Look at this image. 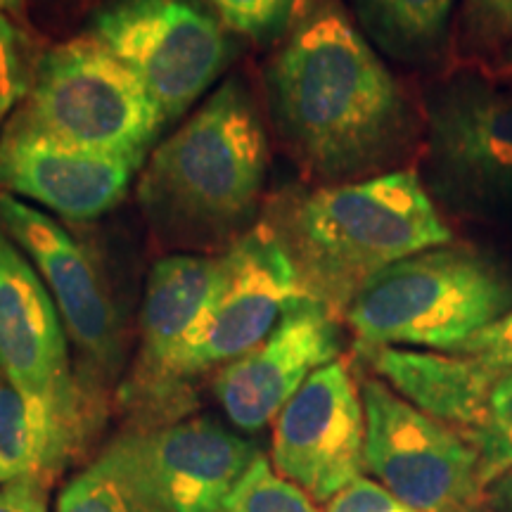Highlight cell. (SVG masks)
<instances>
[{"label":"cell","mask_w":512,"mask_h":512,"mask_svg":"<svg viewBox=\"0 0 512 512\" xmlns=\"http://www.w3.org/2000/svg\"><path fill=\"white\" fill-rule=\"evenodd\" d=\"M325 512H415L408 508L406 503H401L399 498L389 494L382 484H377L375 479L358 477L356 482H351L347 489H342L339 494L328 501Z\"/></svg>","instance_id":"obj_27"},{"label":"cell","mask_w":512,"mask_h":512,"mask_svg":"<svg viewBox=\"0 0 512 512\" xmlns=\"http://www.w3.org/2000/svg\"><path fill=\"white\" fill-rule=\"evenodd\" d=\"M339 349L337 318L313 299H299L259 347L216 373L214 396L238 430L259 432L316 370L337 361Z\"/></svg>","instance_id":"obj_16"},{"label":"cell","mask_w":512,"mask_h":512,"mask_svg":"<svg viewBox=\"0 0 512 512\" xmlns=\"http://www.w3.org/2000/svg\"><path fill=\"white\" fill-rule=\"evenodd\" d=\"M460 38L470 55L508 48L512 43V0H465Z\"/></svg>","instance_id":"obj_25"},{"label":"cell","mask_w":512,"mask_h":512,"mask_svg":"<svg viewBox=\"0 0 512 512\" xmlns=\"http://www.w3.org/2000/svg\"><path fill=\"white\" fill-rule=\"evenodd\" d=\"M140 166L69 145L22 107L0 131V192L41 204L64 221H93L124 200Z\"/></svg>","instance_id":"obj_15"},{"label":"cell","mask_w":512,"mask_h":512,"mask_svg":"<svg viewBox=\"0 0 512 512\" xmlns=\"http://www.w3.org/2000/svg\"><path fill=\"white\" fill-rule=\"evenodd\" d=\"M259 453L256 441L195 415L131 427L95 463L145 512H221Z\"/></svg>","instance_id":"obj_9"},{"label":"cell","mask_w":512,"mask_h":512,"mask_svg":"<svg viewBox=\"0 0 512 512\" xmlns=\"http://www.w3.org/2000/svg\"><path fill=\"white\" fill-rule=\"evenodd\" d=\"M396 394L465 437L482 425L498 382L475 358L415 349L358 351Z\"/></svg>","instance_id":"obj_17"},{"label":"cell","mask_w":512,"mask_h":512,"mask_svg":"<svg viewBox=\"0 0 512 512\" xmlns=\"http://www.w3.org/2000/svg\"><path fill=\"white\" fill-rule=\"evenodd\" d=\"M219 256L176 252L162 256L147 275L140 309V349L121 401L136 413V427L178 420L188 401L174 384V366L185 339L207 306Z\"/></svg>","instance_id":"obj_14"},{"label":"cell","mask_w":512,"mask_h":512,"mask_svg":"<svg viewBox=\"0 0 512 512\" xmlns=\"http://www.w3.org/2000/svg\"><path fill=\"white\" fill-rule=\"evenodd\" d=\"M221 512H318V508L304 489L273 470L271 460L259 453Z\"/></svg>","instance_id":"obj_19"},{"label":"cell","mask_w":512,"mask_h":512,"mask_svg":"<svg viewBox=\"0 0 512 512\" xmlns=\"http://www.w3.org/2000/svg\"><path fill=\"white\" fill-rule=\"evenodd\" d=\"M505 67H508V72L512 74V43L505 48Z\"/></svg>","instance_id":"obj_31"},{"label":"cell","mask_w":512,"mask_h":512,"mask_svg":"<svg viewBox=\"0 0 512 512\" xmlns=\"http://www.w3.org/2000/svg\"><path fill=\"white\" fill-rule=\"evenodd\" d=\"M67 339L41 275L0 226V375L27 406L46 482L79 453L93 420Z\"/></svg>","instance_id":"obj_5"},{"label":"cell","mask_w":512,"mask_h":512,"mask_svg":"<svg viewBox=\"0 0 512 512\" xmlns=\"http://www.w3.org/2000/svg\"><path fill=\"white\" fill-rule=\"evenodd\" d=\"M482 512H494V510H482Z\"/></svg>","instance_id":"obj_32"},{"label":"cell","mask_w":512,"mask_h":512,"mask_svg":"<svg viewBox=\"0 0 512 512\" xmlns=\"http://www.w3.org/2000/svg\"><path fill=\"white\" fill-rule=\"evenodd\" d=\"M427 181L432 200L477 219L512 214V91L458 74L427 102Z\"/></svg>","instance_id":"obj_8"},{"label":"cell","mask_w":512,"mask_h":512,"mask_svg":"<svg viewBox=\"0 0 512 512\" xmlns=\"http://www.w3.org/2000/svg\"><path fill=\"white\" fill-rule=\"evenodd\" d=\"M486 503L494 512H512V470L486 486Z\"/></svg>","instance_id":"obj_29"},{"label":"cell","mask_w":512,"mask_h":512,"mask_svg":"<svg viewBox=\"0 0 512 512\" xmlns=\"http://www.w3.org/2000/svg\"><path fill=\"white\" fill-rule=\"evenodd\" d=\"M451 354L475 358L479 366L501 380L512 370V311L491 323L489 328L479 330L477 335L467 337Z\"/></svg>","instance_id":"obj_26"},{"label":"cell","mask_w":512,"mask_h":512,"mask_svg":"<svg viewBox=\"0 0 512 512\" xmlns=\"http://www.w3.org/2000/svg\"><path fill=\"white\" fill-rule=\"evenodd\" d=\"M467 439L477 446L486 486L512 470V370L494 384L482 425Z\"/></svg>","instance_id":"obj_22"},{"label":"cell","mask_w":512,"mask_h":512,"mask_svg":"<svg viewBox=\"0 0 512 512\" xmlns=\"http://www.w3.org/2000/svg\"><path fill=\"white\" fill-rule=\"evenodd\" d=\"M351 8L375 48L422 67L444 55L456 0H351Z\"/></svg>","instance_id":"obj_18"},{"label":"cell","mask_w":512,"mask_h":512,"mask_svg":"<svg viewBox=\"0 0 512 512\" xmlns=\"http://www.w3.org/2000/svg\"><path fill=\"white\" fill-rule=\"evenodd\" d=\"M275 133L323 185L387 174L415 136V114L342 0H309L266 67Z\"/></svg>","instance_id":"obj_1"},{"label":"cell","mask_w":512,"mask_h":512,"mask_svg":"<svg viewBox=\"0 0 512 512\" xmlns=\"http://www.w3.org/2000/svg\"><path fill=\"white\" fill-rule=\"evenodd\" d=\"M273 465L316 503L363 477L366 408L347 361L316 370L275 418Z\"/></svg>","instance_id":"obj_13"},{"label":"cell","mask_w":512,"mask_h":512,"mask_svg":"<svg viewBox=\"0 0 512 512\" xmlns=\"http://www.w3.org/2000/svg\"><path fill=\"white\" fill-rule=\"evenodd\" d=\"M512 311V275L470 245L422 249L358 292L344 313L358 351L415 349L451 354Z\"/></svg>","instance_id":"obj_4"},{"label":"cell","mask_w":512,"mask_h":512,"mask_svg":"<svg viewBox=\"0 0 512 512\" xmlns=\"http://www.w3.org/2000/svg\"><path fill=\"white\" fill-rule=\"evenodd\" d=\"M0 226L41 275L93 380H114L124 363L121 318L88 249L41 209L8 192H0Z\"/></svg>","instance_id":"obj_12"},{"label":"cell","mask_w":512,"mask_h":512,"mask_svg":"<svg viewBox=\"0 0 512 512\" xmlns=\"http://www.w3.org/2000/svg\"><path fill=\"white\" fill-rule=\"evenodd\" d=\"M366 472L415 512H482L486 484L477 446L422 413L380 377L361 384Z\"/></svg>","instance_id":"obj_10"},{"label":"cell","mask_w":512,"mask_h":512,"mask_svg":"<svg viewBox=\"0 0 512 512\" xmlns=\"http://www.w3.org/2000/svg\"><path fill=\"white\" fill-rule=\"evenodd\" d=\"M57 512H145L98 463L72 477L57 496Z\"/></svg>","instance_id":"obj_24"},{"label":"cell","mask_w":512,"mask_h":512,"mask_svg":"<svg viewBox=\"0 0 512 512\" xmlns=\"http://www.w3.org/2000/svg\"><path fill=\"white\" fill-rule=\"evenodd\" d=\"M27 10V0H0V15H8L10 19H22Z\"/></svg>","instance_id":"obj_30"},{"label":"cell","mask_w":512,"mask_h":512,"mask_svg":"<svg viewBox=\"0 0 512 512\" xmlns=\"http://www.w3.org/2000/svg\"><path fill=\"white\" fill-rule=\"evenodd\" d=\"M43 479L36 437L22 396L0 375V484Z\"/></svg>","instance_id":"obj_20"},{"label":"cell","mask_w":512,"mask_h":512,"mask_svg":"<svg viewBox=\"0 0 512 512\" xmlns=\"http://www.w3.org/2000/svg\"><path fill=\"white\" fill-rule=\"evenodd\" d=\"M34 64L27 34L8 15H0V131L27 100Z\"/></svg>","instance_id":"obj_23"},{"label":"cell","mask_w":512,"mask_h":512,"mask_svg":"<svg viewBox=\"0 0 512 512\" xmlns=\"http://www.w3.org/2000/svg\"><path fill=\"white\" fill-rule=\"evenodd\" d=\"M299 299L306 297L283 242L266 221L254 223L219 256L209 302L176 358L178 394L188 401L192 377L221 370L259 347Z\"/></svg>","instance_id":"obj_11"},{"label":"cell","mask_w":512,"mask_h":512,"mask_svg":"<svg viewBox=\"0 0 512 512\" xmlns=\"http://www.w3.org/2000/svg\"><path fill=\"white\" fill-rule=\"evenodd\" d=\"M24 112L64 143L128 159L150 157L162 114L117 57L81 34L36 57Z\"/></svg>","instance_id":"obj_6"},{"label":"cell","mask_w":512,"mask_h":512,"mask_svg":"<svg viewBox=\"0 0 512 512\" xmlns=\"http://www.w3.org/2000/svg\"><path fill=\"white\" fill-rule=\"evenodd\" d=\"M268 171V138L240 79L216 88L147 157L138 202L166 247L228 249L254 226Z\"/></svg>","instance_id":"obj_3"},{"label":"cell","mask_w":512,"mask_h":512,"mask_svg":"<svg viewBox=\"0 0 512 512\" xmlns=\"http://www.w3.org/2000/svg\"><path fill=\"white\" fill-rule=\"evenodd\" d=\"M290 256L304 297L344 318L377 273L451 242V228L415 171L287 190L264 219Z\"/></svg>","instance_id":"obj_2"},{"label":"cell","mask_w":512,"mask_h":512,"mask_svg":"<svg viewBox=\"0 0 512 512\" xmlns=\"http://www.w3.org/2000/svg\"><path fill=\"white\" fill-rule=\"evenodd\" d=\"M86 34L136 76L164 126L181 119L230 60L226 27L200 0H110Z\"/></svg>","instance_id":"obj_7"},{"label":"cell","mask_w":512,"mask_h":512,"mask_svg":"<svg viewBox=\"0 0 512 512\" xmlns=\"http://www.w3.org/2000/svg\"><path fill=\"white\" fill-rule=\"evenodd\" d=\"M223 27L252 43L283 41L309 0H207Z\"/></svg>","instance_id":"obj_21"},{"label":"cell","mask_w":512,"mask_h":512,"mask_svg":"<svg viewBox=\"0 0 512 512\" xmlns=\"http://www.w3.org/2000/svg\"><path fill=\"white\" fill-rule=\"evenodd\" d=\"M0 512H48L46 484L41 479L0 484Z\"/></svg>","instance_id":"obj_28"}]
</instances>
